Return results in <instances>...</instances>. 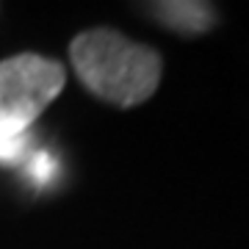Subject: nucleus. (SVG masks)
I'll list each match as a JSON object with an SVG mask.
<instances>
[{
	"label": "nucleus",
	"mask_w": 249,
	"mask_h": 249,
	"mask_svg": "<svg viewBox=\"0 0 249 249\" xmlns=\"http://www.w3.org/2000/svg\"><path fill=\"white\" fill-rule=\"evenodd\" d=\"M70 61L80 83L111 106L133 108L155 94L160 83V55L114 28L83 31L72 39Z\"/></svg>",
	"instance_id": "obj_1"
},
{
	"label": "nucleus",
	"mask_w": 249,
	"mask_h": 249,
	"mask_svg": "<svg viewBox=\"0 0 249 249\" xmlns=\"http://www.w3.org/2000/svg\"><path fill=\"white\" fill-rule=\"evenodd\" d=\"M64 80V67L47 55L19 53L0 61V144L28 136Z\"/></svg>",
	"instance_id": "obj_2"
},
{
	"label": "nucleus",
	"mask_w": 249,
	"mask_h": 249,
	"mask_svg": "<svg viewBox=\"0 0 249 249\" xmlns=\"http://www.w3.org/2000/svg\"><path fill=\"white\" fill-rule=\"evenodd\" d=\"M147 9L158 22L186 36L205 34L216 22L213 6L211 3H196V0H166V3H152Z\"/></svg>",
	"instance_id": "obj_3"
},
{
	"label": "nucleus",
	"mask_w": 249,
	"mask_h": 249,
	"mask_svg": "<svg viewBox=\"0 0 249 249\" xmlns=\"http://www.w3.org/2000/svg\"><path fill=\"white\" fill-rule=\"evenodd\" d=\"M25 166H28V175L36 180V186H47L50 183V175H53V160H50V155L36 152Z\"/></svg>",
	"instance_id": "obj_4"
}]
</instances>
